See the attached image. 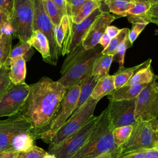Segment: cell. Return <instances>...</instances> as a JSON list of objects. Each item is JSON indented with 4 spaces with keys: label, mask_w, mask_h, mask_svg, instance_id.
Instances as JSON below:
<instances>
[{
    "label": "cell",
    "mask_w": 158,
    "mask_h": 158,
    "mask_svg": "<svg viewBox=\"0 0 158 158\" xmlns=\"http://www.w3.org/2000/svg\"><path fill=\"white\" fill-rule=\"evenodd\" d=\"M103 48L96 46L90 50H86L81 43L74 51L69 54L64 61L60 78L57 80L67 89L81 83L92 73L94 60L102 55Z\"/></svg>",
    "instance_id": "7a4b0ae2"
},
{
    "label": "cell",
    "mask_w": 158,
    "mask_h": 158,
    "mask_svg": "<svg viewBox=\"0 0 158 158\" xmlns=\"http://www.w3.org/2000/svg\"><path fill=\"white\" fill-rule=\"evenodd\" d=\"M117 17L107 12H102L94 20L87 31L85 36L81 41L83 47L86 50L94 48L99 42V40L106 28Z\"/></svg>",
    "instance_id": "9a60e30c"
},
{
    "label": "cell",
    "mask_w": 158,
    "mask_h": 158,
    "mask_svg": "<svg viewBox=\"0 0 158 158\" xmlns=\"http://www.w3.org/2000/svg\"><path fill=\"white\" fill-rule=\"evenodd\" d=\"M94 158H118L117 156L112 152H106L100 154Z\"/></svg>",
    "instance_id": "c3c4849f"
},
{
    "label": "cell",
    "mask_w": 158,
    "mask_h": 158,
    "mask_svg": "<svg viewBox=\"0 0 158 158\" xmlns=\"http://www.w3.org/2000/svg\"><path fill=\"white\" fill-rule=\"evenodd\" d=\"M135 4L125 15V17H139L146 13L151 6V0H134Z\"/></svg>",
    "instance_id": "f546056e"
},
{
    "label": "cell",
    "mask_w": 158,
    "mask_h": 158,
    "mask_svg": "<svg viewBox=\"0 0 158 158\" xmlns=\"http://www.w3.org/2000/svg\"><path fill=\"white\" fill-rule=\"evenodd\" d=\"M32 2L34 8V31L40 30L48 38L52 65H56L60 51L56 41L54 25L44 10L42 0H32Z\"/></svg>",
    "instance_id": "8fae6325"
},
{
    "label": "cell",
    "mask_w": 158,
    "mask_h": 158,
    "mask_svg": "<svg viewBox=\"0 0 158 158\" xmlns=\"http://www.w3.org/2000/svg\"><path fill=\"white\" fill-rule=\"evenodd\" d=\"M151 3L155 2H158V0H151Z\"/></svg>",
    "instance_id": "f5cc1de1"
},
{
    "label": "cell",
    "mask_w": 158,
    "mask_h": 158,
    "mask_svg": "<svg viewBox=\"0 0 158 158\" xmlns=\"http://www.w3.org/2000/svg\"><path fill=\"white\" fill-rule=\"evenodd\" d=\"M114 89V75H107L98 80L90 97L93 99L99 101L101 98L105 96H107Z\"/></svg>",
    "instance_id": "d6986e66"
},
{
    "label": "cell",
    "mask_w": 158,
    "mask_h": 158,
    "mask_svg": "<svg viewBox=\"0 0 158 158\" xmlns=\"http://www.w3.org/2000/svg\"><path fill=\"white\" fill-rule=\"evenodd\" d=\"M54 31L56 43L61 53L70 31V20L67 15H63L60 23L54 26Z\"/></svg>",
    "instance_id": "603a6c76"
},
{
    "label": "cell",
    "mask_w": 158,
    "mask_h": 158,
    "mask_svg": "<svg viewBox=\"0 0 158 158\" xmlns=\"http://www.w3.org/2000/svg\"><path fill=\"white\" fill-rule=\"evenodd\" d=\"M98 118L99 115H93L78 130L49 153L56 158H72L86 141Z\"/></svg>",
    "instance_id": "9c48e42d"
},
{
    "label": "cell",
    "mask_w": 158,
    "mask_h": 158,
    "mask_svg": "<svg viewBox=\"0 0 158 158\" xmlns=\"http://www.w3.org/2000/svg\"><path fill=\"white\" fill-rule=\"evenodd\" d=\"M9 78L11 83L19 84L25 82L26 77V60L19 57L9 63Z\"/></svg>",
    "instance_id": "44dd1931"
},
{
    "label": "cell",
    "mask_w": 158,
    "mask_h": 158,
    "mask_svg": "<svg viewBox=\"0 0 158 158\" xmlns=\"http://www.w3.org/2000/svg\"><path fill=\"white\" fill-rule=\"evenodd\" d=\"M130 18L140 19L148 23H152L154 24L158 23V2L151 3V6L150 9L143 15L139 17H130Z\"/></svg>",
    "instance_id": "74e56055"
},
{
    "label": "cell",
    "mask_w": 158,
    "mask_h": 158,
    "mask_svg": "<svg viewBox=\"0 0 158 158\" xmlns=\"http://www.w3.org/2000/svg\"><path fill=\"white\" fill-rule=\"evenodd\" d=\"M130 30L128 28L120 29L119 33L111 39L108 46L103 49L102 55H114L118 46L128 37Z\"/></svg>",
    "instance_id": "83f0119b"
},
{
    "label": "cell",
    "mask_w": 158,
    "mask_h": 158,
    "mask_svg": "<svg viewBox=\"0 0 158 158\" xmlns=\"http://www.w3.org/2000/svg\"><path fill=\"white\" fill-rule=\"evenodd\" d=\"M14 3V0H0V7L6 9L10 14H11Z\"/></svg>",
    "instance_id": "b9f144b4"
},
{
    "label": "cell",
    "mask_w": 158,
    "mask_h": 158,
    "mask_svg": "<svg viewBox=\"0 0 158 158\" xmlns=\"http://www.w3.org/2000/svg\"><path fill=\"white\" fill-rule=\"evenodd\" d=\"M12 33H3L0 38V63L4 64L12 50Z\"/></svg>",
    "instance_id": "4dcf8cb0"
},
{
    "label": "cell",
    "mask_w": 158,
    "mask_h": 158,
    "mask_svg": "<svg viewBox=\"0 0 158 158\" xmlns=\"http://www.w3.org/2000/svg\"><path fill=\"white\" fill-rule=\"evenodd\" d=\"M105 5L107 6L109 12L125 17V14L131 9L134 4V0H105Z\"/></svg>",
    "instance_id": "d4e9b609"
},
{
    "label": "cell",
    "mask_w": 158,
    "mask_h": 158,
    "mask_svg": "<svg viewBox=\"0 0 158 158\" xmlns=\"http://www.w3.org/2000/svg\"><path fill=\"white\" fill-rule=\"evenodd\" d=\"M135 120L151 122L158 118V83H148L136 98Z\"/></svg>",
    "instance_id": "ba28073f"
},
{
    "label": "cell",
    "mask_w": 158,
    "mask_h": 158,
    "mask_svg": "<svg viewBox=\"0 0 158 158\" xmlns=\"http://www.w3.org/2000/svg\"><path fill=\"white\" fill-rule=\"evenodd\" d=\"M12 35L20 42H27L34 31V8L32 0H14L9 22Z\"/></svg>",
    "instance_id": "277c9868"
},
{
    "label": "cell",
    "mask_w": 158,
    "mask_h": 158,
    "mask_svg": "<svg viewBox=\"0 0 158 158\" xmlns=\"http://www.w3.org/2000/svg\"><path fill=\"white\" fill-rule=\"evenodd\" d=\"M52 1L60 10L62 15H67V0H52Z\"/></svg>",
    "instance_id": "7bdbcfd3"
},
{
    "label": "cell",
    "mask_w": 158,
    "mask_h": 158,
    "mask_svg": "<svg viewBox=\"0 0 158 158\" xmlns=\"http://www.w3.org/2000/svg\"><path fill=\"white\" fill-rule=\"evenodd\" d=\"M87 0H67V15L72 19Z\"/></svg>",
    "instance_id": "ab89813d"
},
{
    "label": "cell",
    "mask_w": 158,
    "mask_h": 158,
    "mask_svg": "<svg viewBox=\"0 0 158 158\" xmlns=\"http://www.w3.org/2000/svg\"><path fill=\"white\" fill-rule=\"evenodd\" d=\"M2 64L1 63H0V68L1 67V66H2Z\"/></svg>",
    "instance_id": "11a10c76"
},
{
    "label": "cell",
    "mask_w": 158,
    "mask_h": 158,
    "mask_svg": "<svg viewBox=\"0 0 158 158\" xmlns=\"http://www.w3.org/2000/svg\"><path fill=\"white\" fill-rule=\"evenodd\" d=\"M30 86L25 82L14 84L0 95V117H10L18 114L28 97Z\"/></svg>",
    "instance_id": "30bf717a"
},
{
    "label": "cell",
    "mask_w": 158,
    "mask_h": 158,
    "mask_svg": "<svg viewBox=\"0 0 158 158\" xmlns=\"http://www.w3.org/2000/svg\"><path fill=\"white\" fill-rule=\"evenodd\" d=\"M19 152L13 151L0 152V158H17Z\"/></svg>",
    "instance_id": "7dc6e473"
},
{
    "label": "cell",
    "mask_w": 158,
    "mask_h": 158,
    "mask_svg": "<svg viewBox=\"0 0 158 158\" xmlns=\"http://www.w3.org/2000/svg\"><path fill=\"white\" fill-rule=\"evenodd\" d=\"M120 152V147L114 140L113 128L108 110L106 108L99 115L98 120L85 143L72 158H94L106 152H112L118 158Z\"/></svg>",
    "instance_id": "3957f363"
},
{
    "label": "cell",
    "mask_w": 158,
    "mask_h": 158,
    "mask_svg": "<svg viewBox=\"0 0 158 158\" xmlns=\"http://www.w3.org/2000/svg\"><path fill=\"white\" fill-rule=\"evenodd\" d=\"M31 45L27 42H19L17 44H16L14 48L12 49L9 56L7 62L4 64L7 66L9 67V63L17 58L23 57L25 58V56L30 52V51H31ZM30 54V53H29Z\"/></svg>",
    "instance_id": "1f68e13d"
},
{
    "label": "cell",
    "mask_w": 158,
    "mask_h": 158,
    "mask_svg": "<svg viewBox=\"0 0 158 158\" xmlns=\"http://www.w3.org/2000/svg\"><path fill=\"white\" fill-rule=\"evenodd\" d=\"M113 61V55H101L94 62L92 75L99 79L109 75V71Z\"/></svg>",
    "instance_id": "7402d4cb"
},
{
    "label": "cell",
    "mask_w": 158,
    "mask_h": 158,
    "mask_svg": "<svg viewBox=\"0 0 158 158\" xmlns=\"http://www.w3.org/2000/svg\"><path fill=\"white\" fill-rule=\"evenodd\" d=\"M120 31V29L118 28L117 27H116L114 25H109L106 28V32L108 34V35L112 39L114 37L116 36L119 33Z\"/></svg>",
    "instance_id": "ee69618b"
},
{
    "label": "cell",
    "mask_w": 158,
    "mask_h": 158,
    "mask_svg": "<svg viewBox=\"0 0 158 158\" xmlns=\"http://www.w3.org/2000/svg\"><path fill=\"white\" fill-rule=\"evenodd\" d=\"M46 152L45 150L35 145L30 151L19 152L17 158H43Z\"/></svg>",
    "instance_id": "f35d334b"
},
{
    "label": "cell",
    "mask_w": 158,
    "mask_h": 158,
    "mask_svg": "<svg viewBox=\"0 0 158 158\" xmlns=\"http://www.w3.org/2000/svg\"><path fill=\"white\" fill-rule=\"evenodd\" d=\"M44 10L54 26L57 25L63 16L52 0H42Z\"/></svg>",
    "instance_id": "f1b7e54d"
},
{
    "label": "cell",
    "mask_w": 158,
    "mask_h": 158,
    "mask_svg": "<svg viewBox=\"0 0 158 158\" xmlns=\"http://www.w3.org/2000/svg\"><path fill=\"white\" fill-rule=\"evenodd\" d=\"M10 14L4 8L0 7V27L9 23Z\"/></svg>",
    "instance_id": "60d3db41"
},
{
    "label": "cell",
    "mask_w": 158,
    "mask_h": 158,
    "mask_svg": "<svg viewBox=\"0 0 158 158\" xmlns=\"http://www.w3.org/2000/svg\"><path fill=\"white\" fill-rule=\"evenodd\" d=\"M152 123V126L153 128L154 135V139H155V144L154 147L158 144V118L153 120L151 121Z\"/></svg>",
    "instance_id": "bcb514c9"
},
{
    "label": "cell",
    "mask_w": 158,
    "mask_h": 158,
    "mask_svg": "<svg viewBox=\"0 0 158 158\" xmlns=\"http://www.w3.org/2000/svg\"><path fill=\"white\" fill-rule=\"evenodd\" d=\"M143 64L144 62L134 67L130 68L123 67L122 69H118V70L113 75L114 78L115 89L124 86L131 78L136 70L141 67Z\"/></svg>",
    "instance_id": "4316f807"
},
{
    "label": "cell",
    "mask_w": 158,
    "mask_h": 158,
    "mask_svg": "<svg viewBox=\"0 0 158 158\" xmlns=\"http://www.w3.org/2000/svg\"><path fill=\"white\" fill-rule=\"evenodd\" d=\"M2 35H3L2 29V27H0V38H1V36H2Z\"/></svg>",
    "instance_id": "f907efd6"
},
{
    "label": "cell",
    "mask_w": 158,
    "mask_h": 158,
    "mask_svg": "<svg viewBox=\"0 0 158 158\" xmlns=\"http://www.w3.org/2000/svg\"><path fill=\"white\" fill-rule=\"evenodd\" d=\"M9 67L3 64L0 68V95H1L11 85L9 78Z\"/></svg>",
    "instance_id": "8d00e7d4"
},
{
    "label": "cell",
    "mask_w": 158,
    "mask_h": 158,
    "mask_svg": "<svg viewBox=\"0 0 158 158\" xmlns=\"http://www.w3.org/2000/svg\"><path fill=\"white\" fill-rule=\"evenodd\" d=\"M111 40V38L108 35V34L105 31V33L103 34L102 37L101 38L99 44L102 47L103 49L107 48Z\"/></svg>",
    "instance_id": "f6af8a7d"
},
{
    "label": "cell",
    "mask_w": 158,
    "mask_h": 158,
    "mask_svg": "<svg viewBox=\"0 0 158 158\" xmlns=\"http://www.w3.org/2000/svg\"><path fill=\"white\" fill-rule=\"evenodd\" d=\"M128 20L132 23V28L129 31L128 38L131 44H133V42L149 23L138 18H128Z\"/></svg>",
    "instance_id": "d6a6232c"
},
{
    "label": "cell",
    "mask_w": 158,
    "mask_h": 158,
    "mask_svg": "<svg viewBox=\"0 0 158 158\" xmlns=\"http://www.w3.org/2000/svg\"><path fill=\"white\" fill-rule=\"evenodd\" d=\"M151 59L144 62V64L138 69L131 78L125 85H132L137 84H148L156 80L157 76L154 75L151 69Z\"/></svg>",
    "instance_id": "e0dca14e"
},
{
    "label": "cell",
    "mask_w": 158,
    "mask_h": 158,
    "mask_svg": "<svg viewBox=\"0 0 158 158\" xmlns=\"http://www.w3.org/2000/svg\"><path fill=\"white\" fill-rule=\"evenodd\" d=\"M43 158H56V157L54 154L49 153L48 152L46 151V152L45 153V154L44 155Z\"/></svg>",
    "instance_id": "681fc988"
},
{
    "label": "cell",
    "mask_w": 158,
    "mask_h": 158,
    "mask_svg": "<svg viewBox=\"0 0 158 158\" xmlns=\"http://www.w3.org/2000/svg\"><path fill=\"white\" fill-rule=\"evenodd\" d=\"M154 148H155L156 150H157V151H158V144H157V146H155Z\"/></svg>",
    "instance_id": "db71d44e"
},
{
    "label": "cell",
    "mask_w": 158,
    "mask_h": 158,
    "mask_svg": "<svg viewBox=\"0 0 158 158\" xmlns=\"http://www.w3.org/2000/svg\"><path fill=\"white\" fill-rule=\"evenodd\" d=\"M98 80L91 74L85 79L80 85V90L78 101L74 112L77 110L89 99L96 85Z\"/></svg>",
    "instance_id": "cb8c5ba5"
},
{
    "label": "cell",
    "mask_w": 158,
    "mask_h": 158,
    "mask_svg": "<svg viewBox=\"0 0 158 158\" xmlns=\"http://www.w3.org/2000/svg\"><path fill=\"white\" fill-rule=\"evenodd\" d=\"M80 90L79 85H75L67 89L52 120L40 134L38 139H41L46 143L49 144L56 132L75 111L79 98Z\"/></svg>",
    "instance_id": "5b68a950"
},
{
    "label": "cell",
    "mask_w": 158,
    "mask_h": 158,
    "mask_svg": "<svg viewBox=\"0 0 158 158\" xmlns=\"http://www.w3.org/2000/svg\"><path fill=\"white\" fill-rule=\"evenodd\" d=\"M136 98L131 100H109L107 109L111 126L114 129L133 125L135 122Z\"/></svg>",
    "instance_id": "4fadbf2b"
},
{
    "label": "cell",
    "mask_w": 158,
    "mask_h": 158,
    "mask_svg": "<svg viewBox=\"0 0 158 158\" xmlns=\"http://www.w3.org/2000/svg\"><path fill=\"white\" fill-rule=\"evenodd\" d=\"M35 139L31 131L23 132L17 135L13 139L9 151L18 152L30 151L35 146Z\"/></svg>",
    "instance_id": "ffe728a7"
},
{
    "label": "cell",
    "mask_w": 158,
    "mask_h": 158,
    "mask_svg": "<svg viewBox=\"0 0 158 158\" xmlns=\"http://www.w3.org/2000/svg\"><path fill=\"white\" fill-rule=\"evenodd\" d=\"M133 130V125H126L113 130V138L115 144L120 147L129 138Z\"/></svg>",
    "instance_id": "836d02e7"
},
{
    "label": "cell",
    "mask_w": 158,
    "mask_h": 158,
    "mask_svg": "<svg viewBox=\"0 0 158 158\" xmlns=\"http://www.w3.org/2000/svg\"><path fill=\"white\" fill-rule=\"evenodd\" d=\"M102 6V4L96 0H87L71 20L73 23H78L88 17L97 8H101Z\"/></svg>",
    "instance_id": "484cf974"
},
{
    "label": "cell",
    "mask_w": 158,
    "mask_h": 158,
    "mask_svg": "<svg viewBox=\"0 0 158 158\" xmlns=\"http://www.w3.org/2000/svg\"><path fill=\"white\" fill-rule=\"evenodd\" d=\"M98 101L89 97L81 107L72 114L52 138L49 144L48 152L56 148L64 140L78 130L93 115Z\"/></svg>",
    "instance_id": "8992f818"
},
{
    "label": "cell",
    "mask_w": 158,
    "mask_h": 158,
    "mask_svg": "<svg viewBox=\"0 0 158 158\" xmlns=\"http://www.w3.org/2000/svg\"><path fill=\"white\" fill-rule=\"evenodd\" d=\"M147 84L124 85L107 95L109 100H131L135 99Z\"/></svg>",
    "instance_id": "ac0fdd59"
},
{
    "label": "cell",
    "mask_w": 158,
    "mask_h": 158,
    "mask_svg": "<svg viewBox=\"0 0 158 158\" xmlns=\"http://www.w3.org/2000/svg\"><path fill=\"white\" fill-rule=\"evenodd\" d=\"M156 25H157V28L155 30V34L156 35H158V23H156Z\"/></svg>",
    "instance_id": "816d5d0a"
},
{
    "label": "cell",
    "mask_w": 158,
    "mask_h": 158,
    "mask_svg": "<svg viewBox=\"0 0 158 158\" xmlns=\"http://www.w3.org/2000/svg\"><path fill=\"white\" fill-rule=\"evenodd\" d=\"M101 12L100 8H97L88 17L78 23H73L71 19L69 17L70 20V31L67 40L61 51L62 56L70 54L81 43L90 26Z\"/></svg>",
    "instance_id": "5bb4252c"
},
{
    "label": "cell",
    "mask_w": 158,
    "mask_h": 158,
    "mask_svg": "<svg viewBox=\"0 0 158 158\" xmlns=\"http://www.w3.org/2000/svg\"><path fill=\"white\" fill-rule=\"evenodd\" d=\"M31 130V125L20 112L6 120H0V152L9 151L12 141L17 135Z\"/></svg>",
    "instance_id": "7c38bea8"
},
{
    "label": "cell",
    "mask_w": 158,
    "mask_h": 158,
    "mask_svg": "<svg viewBox=\"0 0 158 158\" xmlns=\"http://www.w3.org/2000/svg\"><path fill=\"white\" fill-rule=\"evenodd\" d=\"M128 139L120 146V156L137 151L154 148V135L151 122L136 120Z\"/></svg>",
    "instance_id": "52a82bcc"
},
{
    "label": "cell",
    "mask_w": 158,
    "mask_h": 158,
    "mask_svg": "<svg viewBox=\"0 0 158 158\" xmlns=\"http://www.w3.org/2000/svg\"><path fill=\"white\" fill-rule=\"evenodd\" d=\"M29 86V94L20 113L31 125L36 140L52 120L67 89L47 77Z\"/></svg>",
    "instance_id": "6da1fadb"
},
{
    "label": "cell",
    "mask_w": 158,
    "mask_h": 158,
    "mask_svg": "<svg viewBox=\"0 0 158 158\" xmlns=\"http://www.w3.org/2000/svg\"><path fill=\"white\" fill-rule=\"evenodd\" d=\"M120 158H158V151L155 148L142 149L127 154Z\"/></svg>",
    "instance_id": "d590c367"
},
{
    "label": "cell",
    "mask_w": 158,
    "mask_h": 158,
    "mask_svg": "<svg viewBox=\"0 0 158 158\" xmlns=\"http://www.w3.org/2000/svg\"><path fill=\"white\" fill-rule=\"evenodd\" d=\"M132 44L130 42L128 37L125 39V40L118 46L117 49L113 55V61H115L118 63L119 69H122L124 67V59L126 50L131 47Z\"/></svg>",
    "instance_id": "e575fe53"
},
{
    "label": "cell",
    "mask_w": 158,
    "mask_h": 158,
    "mask_svg": "<svg viewBox=\"0 0 158 158\" xmlns=\"http://www.w3.org/2000/svg\"><path fill=\"white\" fill-rule=\"evenodd\" d=\"M27 42L41 54L43 60L52 65L50 48L46 36L40 30H35Z\"/></svg>",
    "instance_id": "2e32d148"
}]
</instances>
